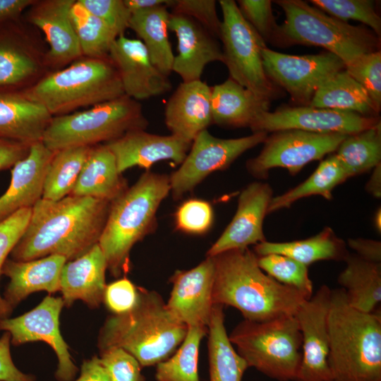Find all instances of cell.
I'll list each match as a JSON object with an SVG mask.
<instances>
[{
  "instance_id": "obj_50",
  "label": "cell",
  "mask_w": 381,
  "mask_h": 381,
  "mask_svg": "<svg viewBox=\"0 0 381 381\" xmlns=\"http://www.w3.org/2000/svg\"><path fill=\"white\" fill-rule=\"evenodd\" d=\"M138 299V287L126 277L107 285L103 302L112 314H122L131 310Z\"/></svg>"
},
{
  "instance_id": "obj_42",
  "label": "cell",
  "mask_w": 381,
  "mask_h": 381,
  "mask_svg": "<svg viewBox=\"0 0 381 381\" xmlns=\"http://www.w3.org/2000/svg\"><path fill=\"white\" fill-rule=\"evenodd\" d=\"M237 6L244 19L266 43L289 47L272 12L270 0H238Z\"/></svg>"
},
{
  "instance_id": "obj_33",
  "label": "cell",
  "mask_w": 381,
  "mask_h": 381,
  "mask_svg": "<svg viewBox=\"0 0 381 381\" xmlns=\"http://www.w3.org/2000/svg\"><path fill=\"white\" fill-rule=\"evenodd\" d=\"M344 270L338 276L346 300L353 308L373 313L381 301V262L349 254Z\"/></svg>"
},
{
  "instance_id": "obj_43",
  "label": "cell",
  "mask_w": 381,
  "mask_h": 381,
  "mask_svg": "<svg viewBox=\"0 0 381 381\" xmlns=\"http://www.w3.org/2000/svg\"><path fill=\"white\" fill-rule=\"evenodd\" d=\"M309 2L327 14L342 21H359L380 37L381 18L376 11L375 1L311 0Z\"/></svg>"
},
{
  "instance_id": "obj_7",
  "label": "cell",
  "mask_w": 381,
  "mask_h": 381,
  "mask_svg": "<svg viewBox=\"0 0 381 381\" xmlns=\"http://www.w3.org/2000/svg\"><path fill=\"white\" fill-rule=\"evenodd\" d=\"M286 19L280 25L289 46L321 47L346 67L360 56L380 50V37L365 25H352L302 0H277Z\"/></svg>"
},
{
  "instance_id": "obj_13",
  "label": "cell",
  "mask_w": 381,
  "mask_h": 381,
  "mask_svg": "<svg viewBox=\"0 0 381 381\" xmlns=\"http://www.w3.org/2000/svg\"><path fill=\"white\" fill-rule=\"evenodd\" d=\"M264 69L269 79L286 91L296 106H309L318 89L337 73L344 63L329 52L316 54L291 55L262 49Z\"/></svg>"
},
{
  "instance_id": "obj_44",
  "label": "cell",
  "mask_w": 381,
  "mask_h": 381,
  "mask_svg": "<svg viewBox=\"0 0 381 381\" xmlns=\"http://www.w3.org/2000/svg\"><path fill=\"white\" fill-rule=\"evenodd\" d=\"M32 208H24L0 222V277L2 267L29 222ZM13 308L0 294V320L9 318Z\"/></svg>"
},
{
  "instance_id": "obj_51",
  "label": "cell",
  "mask_w": 381,
  "mask_h": 381,
  "mask_svg": "<svg viewBox=\"0 0 381 381\" xmlns=\"http://www.w3.org/2000/svg\"><path fill=\"white\" fill-rule=\"evenodd\" d=\"M11 344V334L5 332L0 337V381H35L33 375L22 373L14 365Z\"/></svg>"
},
{
  "instance_id": "obj_14",
  "label": "cell",
  "mask_w": 381,
  "mask_h": 381,
  "mask_svg": "<svg viewBox=\"0 0 381 381\" xmlns=\"http://www.w3.org/2000/svg\"><path fill=\"white\" fill-rule=\"evenodd\" d=\"M380 123V116L316 108L310 106L281 107L274 111L260 114L250 128L253 133H267L296 129L317 133L351 135Z\"/></svg>"
},
{
  "instance_id": "obj_57",
  "label": "cell",
  "mask_w": 381,
  "mask_h": 381,
  "mask_svg": "<svg viewBox=\"0 0 381 381\" xmlns=\"http://www.w3.org/2000/svg\"><path fill=\"white\" fill-rule=\"evenodd\" d=\"M365 190L373 197L380 198L381 196V164L377 165L373 170V174L366 183Z\"/></svg>"
},
{
  "instance_id": "obj_53",
  "label": "cell",
  "mask_w": 381,
  "mask_h": 381,
  "mask_svg": "<svg viewBox=\"0 0 381 381\" xmlns=\"http://www.w3.org/2000/svg\"><path fill=\"white\" fill-rule=\"evenodd\" d=\"M348 246L360 258L375 262H381V242L362 238L348 239Z\"/></svg>"
},
{
  "instance_id": "obj_35",
  "label": "cell",
  "mask_w": 381,
  "mask_h": 381,
  "mask_svg": "<svg viewBox=\"0 0 381 381\" xmlns=\"http://www.w3.org/2000/svg\"><path fill=\"white\" fill-rule=\"evenodd\" d=\"M309 106L370 117L379 116L380 113L366 90L346 69L326 80L315 92Z\"/></svg>"
},
{
  "instance_id": "obj_20",
  "label": "cell",
  "mask_w": 381,
  "mask_h": 381,
  "mask_svg": "<svg viewBox=\"0 0 381 381\" xmlns=\"http://www.w3.org/2000/svg\"><path fill=\"white\" fill-rule=\"evenodd\" d=\"M104 144L114 155L118 170L122 174L133 167L148 169L162 160H171L176 164H181L192 143L171 134L159 135L138 129Z\"/></svg>"
},
{
  "instance_id": "obj_54",
  "label": "cell",
  "mask_w": 381,
  "mask_h": 381,
  "mask_svg": "<svg viewBox=\"0 0 381 381\" xmlns=\"http://www.w3.org/2000/svg\"><path fill=\"white\" fill-rule=\"evenodd\" d=\"M33 0H0V25L18 20L21 13L35 3Z\"/></svg>"
},
{
  "instance_id": "obj_21",
  "label": "cell",
  "mask_w": 381,
  "mask_h": 381,
  "mask_svg": "<svg viewBox=\"0 0 381 381\" xmlns=\"http://www.w3.org/2000/svg\"><path fill=\"white\" fill-rule=\"evenodd\" d=\"M169 30L177 38V55L174 56L172 71L183 82L200 80L209 63H223L222 49L217 38L193 19L171 13Z\"/></svg>"
},
{
  "instance_id": "obj_52",
  "label": "cell",
  "mask_w": 381,
  "mask_h": 381,
  "mask_svg": "<svg viewBox=\"0 0 381 381\" xmlns=\"http://www.w3.org/2000/svg\"><path fill=\"white\" fill-rule=\"evenodd\" d=\"M30 145L0 138V171L13 167L27 156Z\"/></svg>"
},
{
  "instance_id": "obj_8",
  "label": "cell",
  "mask_w": 381,
  "mask_h": 381,
  "mask_svg": "<svg viewBox=\"0 0 381 381\" xmlns=\"http://www.w3.org/2000/svg\"><path fill=\"white\" fill-rule=\"evenodd\" d=\"M142 107L126 95L83 110L53 116L42 140L50 150L93 146L114 140L128 131L145 130Z\"/></svg>"
},
{
  "instance_id": "obj_31",
  "label": "cell",
  "mask_w": 381,
  "mask_h": 381,
  "mask_svg": "<svg viewBox=\"0 0 381 381\" xmlns=\"http://www.w3.org/2000/svg\"><path fill=\"white\" fill-rule=\"evenodd\" d=\"M254 253L258 256L271 253L284 255L306 266L320 260L345 261L350 254L344 241L329 226L303 240L259 243L255 245Z\"/></svg>"
},
{
  "instance_id": "obj_47",
  "label": "cell",
  "mask_w": 381,
  "mask_h": 381,
  "mask_svg": "<svg viewBox=\"0 0 381 381\" xmlns=\"http://www.w3.org/2000/svg\"><path fill=\"white\" fill-rule=\"evenodd\" d=\"M99 360L110 381H145L140 363L123 349L111 347L102 350Z\"/></svg>"
},
{
  "instance_id": "obj_15",
  "label": "cell",
  "mask_w": 381,
  "mask_h": 381,
  "mask_svg": "<svg viewBox=\"0 0 381 381\" xmlns=\"http://www.w3.org/2000/svg\"><path fill=\"white\" fill-rule=\"evenodd\" d=\"M64 306L61 297L47 296L25 314L0 320V330L11 334V343L15 346L35 341L49 344L58 358L56 378L59 381H71L78 369L59 329L60 313Z\"/></svg>"
},
{
  "instance_id": "obj_58",
  "label": "cell",
  "mask_w": 381,
  "mask_h": 381,
  "mask_svg": "<svg viewBox=\"0 0 381 381\" xmlns=\"http://www.w3.org/2000/svg\"><path fill=\"white\" fill-rule=\"evenodd\" d=\"M381 211H380V208H379V210H377V211L376 212L375 214V219H374V223H375V226L376 227V229H377V231H380L381 230Z\"/></svg>"
},
{
  "instance_id": "obj_28",
  "label": "cell",
  "mask_w": 381,
  "mask_h": 381,
  "mask_svg": "<svg viewBox=\"0 0 381 381\" xmlns=\"http://www.w3.org/2000/svg\"><path fill=\"white\" fill-rule=\"evenodd\" d=\"M271 101L254 94L230 77L212 87V123L226 128H250L262 113L270 111Z\"/></svg>"
},
{
  "instance_id": "obj_26",
  "label": "cell",
  "mask_w": 381,
  "mask_h": 381,
  "mask_svg": "<svg viewBox=\"0 0 381 381\" xmlns=\"http://www.w3.org/2000/svg\"><path fill=\"white\" fill-rule=\"evenodd\" d=\"M107 270V260L98 243L80 257L66 261L59 277L64 305L70 307L81 300L91 308H98L104 299Z\"/></svg>"
},
{
  "instance_id": "obj_1",
  "label": "cell",
  "mask_w": 381,
  "mask_h": 381,
  "mask_svg": "<svg viewBox=\"0 0 381 381\" xmlns=\"http://www.w3.org/2000/svg\"><path fill=\"white\" fill-rule=\"evenodd\" d=\"M110 203L72 195L55 201L40 199L11 258L28 261L59 255L70 261L80 257L98 243Z\"/></svg>"
},
{
  "instance_id": "obj_25",
  "label": "cell",
  "mask_w": 381,
  "mask_h": 381,
  "mask_svg": "<svg viewBox=\"0 0 381 381\" xmlns=\"http://www.w3.org/2000/svg\"><path fill=\"white\" fill-rule=\"evenodd\" d=\"M52 115L21 89H0V138L31 145L42 141Z\"/></svg>"
},
{
  "instance_id": "obj_23",
  "label": "cell",
  "mask_w": 381,
  "mask_h": 381,
  "mask_svg": "<svg viewBox=\"0 0 381 381\" xmlns=\"http://www.w3.org/2000/svg\"><path fill=\"white\" fill-rule=\"evenodd\" d=\"M212 87L201 80L182 82L165 105L164 121L171 135L192 143L212 123Z\"/></svg>"
},
{
  "instance_id": "obj_29",
  "label": "cell",
  "mask_w": 381,
  "mask_h": 381,
  "mask_svg": "<svg viewBox=\"0 0 381 381\" xmlns=\"http://www.w3.org/2000/svg\"><path fill=\"white\" fill-rule=\"evenodd\" d=\"M128 188L115 157L104 144L91 146L70 195L112 202Z\"/></svg>"
},
{
  "instance_id": "obj_2",
  "label": "cell",
  "mask_w": 381,
  "mask_h": 381,
  "mask_svg": "<svg viewBox=\"0 0 381 381\" xmlns=\"http://www.w3.org/2000/svg\"><path fill=\"white\" fill-rule=\"evenodd\" d=\"M212 258L213 305L232 306L245 320L261 322L294 316L307 300L299 291L263 272L256 254L248 248L227 250Z\"/></svg>"
},
{
  "instance_id": "obj_34",
  "label": "cell",
  "mask_w": 381,
  "mask_h": 381,
  "mask_svg": "<svg viewBox=\"0 0 381 381\" xmlns=\"http://www.w3.org/2000/svg\"><path fill=\"white\" fill-rule=\"evenodd\" d=\"M223 308L221 305L213 306L207 326L210 381H241L248 366L229 339Z\"/></svg>"
},
{
  "instance_id": "obj_36",
  "label": "cell",
  "mask_w": 381,
  "mask_h": 381,
  "mask_svg": "<svg viewBox=\"0 0 381 381\" xmlns=\"http://www.w3.org/2000/svg\"><path fill=\"white\" fill-rule=\"evenodd\" d=\"M349 177L335 153L322 160L303 182L277 196H273L267 214L289 207L297 200L311 195L332 198L333 190Z\"/></svg>"
},
{
  "instance_id": "obj_12",
  "label": "cell",
  "mask_w": 381,
  "mask_h": 381,
  "mask_svg": "<svg viewBox=\"0 0 381 381\" xmlns=\"http://www.w3.org/2000/svg\"><path fill=\"white\" fill-rule=\"evenodd\" d=\"M268 133L255 132L238 138H219L207 129L192 142L180 167L169 176L171 193L175 200L193 190L208 175L227 169L247 150L263 143Z\"/></svg>"
},
{
  "instance_id": "obj_17",
  "label": "cell",
  "mask_w": 381,
  "mask_h": 381,
  "mask_svg": "<svg viewBox=\"0 0 381 381\" xmlns=\"http://www.w3.org/2000/svg\"><path fill=\"white\" fill-rule=\"evenodd\" d=\"M214 259L207 256L196 267L176 270L170 278L172 289L167 306L188 327L207 328L214 306Z\"/></svg>"
},
{
  "instance_id": "obj_45",
  "label": "cell",
  "mask_w": 381,
  "mask_h": 381,
  "mask_svg": "<svg viewBox=\"0 0 381 381\" xmlns=\"http://www.w3.org/2000/svg\"><path fill=\"white\" fill-rule=\"evenodd\" d=\"M347 73L366 90L377 109H381V52L364 54L346 67Z\"/></svg>"
},
{
  "instance_id": "obj_16",
  "label": "cell",
  "mask_w": 381,
  "mask_h": 381,
  "mask_svg": "<svg viewBox=\"0 0 381 381\" xmlns=\"http://www.w3.org/2000/svg\"><path fill=\"white\" fill-rule=\"evenodd\" d=\"M331 290L321 286L295 315L302 334V358L295 381H332L327 362Z\"/></svg>"
},
{
  "instance_id": "obj_30",
  "label": "cell",
  "mask_w": 381,
  "mask_h": 381,
  "mask_svg": "<svg viewBox=\"0 0 381 381\" xmlns=\"http://www.w3.org/2000/svg\"><path fill=\"white\" fill-rule=\"evenodd\" d=\"M39 69V61L17 20L1 25L0 89H20Z\"/></svg>"
},
{
  "instance_id": "obj_18",
  "label": "cell",
  "mask_w": 381,
  "mask_h": 381,
  "mask_svg": "<svg viewBox=\"0 0 381 381\" xmlns=\"http://www.w3.org/2000/svg\"><path fill=\"white\" fill-rule=\"evenodd\" d=\"M109 58L115 66L124 94L136 100L147 99L169 92L172 85L168 76L152 64L139 39L119 36L113 42Z\"/></svg>"
},
{
  "instance_id": "obj_24",
  "label": "cell",
  "mask_w": 381,
  "mask_h": 381,
  "mask_svg": "<svg viewBox=\"0 0 381 381\" xmlns=\"http://www.w3.org/2000/svg\"><path fill=\"white\" fill-rule=\"evenodd\" d=\"M54 152L42 141L30 145L25 157L16 163L7 190L0 196V222L42 198L44 178Z\"/></svg>"
},
{
  "instance_id": "obj_4",
  "label": "cell",
  "mask_w": 381,
  "mask_h": 381,
  "mask_svg": "<svg viewBox=\"0 0 381 381\" xmlns=\"http://www.w3.org/2000/svg\"><path fill=\"white\" fill-rule=\"evenodd\" d=\"M332 381H381V315L349 305L343 289L331 290L327 316Z\"/></svg>"
},
{
  "instance_id": "obj_3",
  "label": "cell",
  "mask_w": 381,
  "mask_h": 381,
  "mask_svg": "<svg viewBox=\"0 0 381 381\" xmlns=\"http://www.w3.org/2000/svg\"><path fill=\"white\" fill-rule=\"evenodd\" d=\"M188 327L169 311L161 295L138 287L134 307L106 319L98 338L99 351L121 348L140 365H156L170 357L183 341Z\"/></svg>"
},
{
  "instance_id": "obj_5",
  "label": "cell",
  "mask_w": 381,
  "mask_h": 381,
  "mask_svg": "<svg viewBox=\"0 0 381 381\" xmlns=\"http://www.w3.org/2000/svg\"><path fill=\"white\" fill-rule=\"evenodd\" d=\"M170 191L169 176L147 170L111 202L98 244L113 277L129 272L132 248L156 230L158 208Z\"/></svg>"
},
{
  "instance_id": "obj_40",
  "label": "cell",
  "mask_w": 381,
  "mask_h": 381,
  "mask_svg": "<svg viewBox=\"0 0 381 381\" xmlns=\"http://www.w3.org/2000/svg\"><path fill=\"white\" fill-rule=\"evenodd\" d=\"M71 18L83 56L109 57L116 34L78 0L71 7Z\"/></svg>"
},
{
  "instance_id": "obj_55",
  "label": "cell",
  "mask_w": 381,
  "mask_h": 381,
  "mask_svg": "<svg viewBox=\"0 0 381 381\" xmlns=\"http://www.w3.org/2000/svg\"><path fill=\"white\" fill-rule=\"evenodd\" d=\"M75 381H110V379L99 358L93 356L83 361L80 375Z\"/></svg>"
},
{
  "instance_id": "obj_41",
  "label": "cell",
  "mask_w": 381,
  "mask_h": 381,
  "mask_svg": "<svg viewBox=\"0 0 381 381\" xmlns=\"http://www.w3.org/2000/svg\"><path fill=\"white\" fill-rule=\"evenodd\" d=\"M258 264L267 274L302 293L307 299L313 296V282L308 266L284 255L271 253L258 256Z\"/></svg>"
},
{
  "instance_id": "obj_39",
  "label": "cell",
  "mask_w": 381,
  "mask_h": 381,
  "mask_svg": "<svg viewBox=\"0 0 381 381\" xmlns=\"http://www.w3.org/2000/svg\"><path fill=\"white\" fill-rule=\"evenodd\" d=\"M207 328L188 327L186 335L175 352L156 365L157 381H200L198 363L199 347Z\"/></svg>"
},
{
  "instance_id": "obj_27",
  "label": "cell",
  "mask_w": 381,
  "mask_h": 381,
  "mask_svg": "<svg viewBox=\"0 0 381 381\" xmlns=\"http://www.w3.org/2000/svg\"><path fill=\"white\" fill-rule=\"evenodd\" d=\"M66 259L59 255H51L28 261L8 258L1 274L8 277L4 298L14 308L28 295L46 291L50 294L59 291V277Z\"/></svg>"
},
{
  "instance_id": "obj_56",
  "label": "cell",
  "mask_w": 381,
  "mask_h": 381,
  "mask_svg": "<svg viewBox=\"0 0 381 381\" xmlns=\"http://www.w3.org/2000/svg\"><path fill=\"white\" fill-rule=\"evenodd\" d=\"M123 1L131 14H133L162 5H167L169 8L171 0H123Z\"/></svg>"
},
{
  "instance_id": "obj_19",
  "label": "cell",
  "mask_w": 381,
  "mask_h": 381,
  "mask_svg": "<svg viewBox=\"0 0 381 381\" xmlns=\"http://www.w3.org/2000/svg\"><path fill=\"white\" fill-rule=\"evenodd\" d=\"M272 198L273 190L269 183L255 181L248 184L238 196L232 220L206 255L212 257L267 241L262 226Z\"/></svg>"
},
{
  "instance_id": "obj_48",
  "label": "cell",
  "mask_w": 381,
  "mask_h": 381,
  "mask_svg": "<svg viewBox=\"0 0 381 381\" xmlns=\"http://www.w3.org/2000/svg\"><path fill=\"white\" fill-rule=\"evenodd\" d=\"M169 8L172 13L189 17L219 38L222 20H219L214 0H171Z\"/></svg>"
},
{
  "instance_id": "obj_11",
  "label": "cell",
  "mask_w": 381,
  "mask_h": 381,
  "mask_svg": "<svg viewBox=\"0 0 381 381\" xmlns=\"http://www.w3.org/2000/svg\"><path fill=\"white\" fill-rule=\"evenodd\" d=\"M348 135L317 133L289 129L271 133L258 156L246 162L253 176L267 179L270 169H286L296 175L307 164L334 152Z\"/></svg>"
},
{
  "instance_id": "obj_37",
  "label": "cell",
  "mask_w": 381,
  "mask_h": 381,
  "mask_svg": "<svg viewBox=\"0 0 381 381\" xmlns=\"http://www.w3.org/2000/svg\"><path fill=\"white\" fill-rule=\"evenodd\" d=\"M349 179L381 164V122L348 135L335 151Z\"/></svg>"
},
{
  "instance_id": "obj_22",
  "label": "cell",
  "mask_w": 381,
  "mask_h": 381,
  "mask_svg": "<svg viewBox=\"0 0 381 381\" xmlns=\"http://www.w3.org/2000/svg\"><path fill=\"white\" fill-rule=\"evenodd\" d=\"M75 1H36L30 7L28 21L44 32L49 45L45 59L49 65L61 66L83 56L71 18Z\"/></svg>"
},
{
  "instance_id": "obj_10",
  "label": "cell",
  "mask_w": 381,
  "mask_h": 381,
  "mask_svg": "<svg viewBox=\"0 0 381 381\" xmlns=\"http://www.w3.org/2000/svg\"><path fill=\"white\" fill-rule=\"evenodd\" d=\"M222 20L219 39L223 63L230 78L254 94L270 101L284 95L265 73L262 49L266 43L242 16L234 0H219Z\"/></svg>"
},
{
  "instance_id": "obj_46",
  "label": "cell",
  "mask_w": 381,
  "mask_h": 381,
  "mask_svg": "<svg viewBox=\"0 0 381 381\" xmlns=\"http://www.w3.org/2000/svg\"><path fill=\"white\" fill-rule=\"evenodd\" d=\"M176 228L191 234H202L211 227L214 212L210 202L200 199L183 202L175 213Z\"/></svg>"
},
{
  "instance_id": "obj_32",
  "label": "cell",
  "mask_w": 381,
  "mask_h": 381,
  "mask_svg": "<svg viewBox=\"0 0 381 381\" xmlns=\"http://www.w3.org/2000/svg\"><path fill=\"white\" fill-rule=\"evenodd\" d=\"M169 16L168 6L162 5L133 13L128 25L145 47L152 64L167 76L172 72L174 59L169 40Z\"/></svg>"
},
{
  "instance_id": "obj_49",
  "label": "cell",
  "mask_w": 381,
  "mask_h": 381,
  "mask_svg": "<svg viewBox=\"0 0 381 381\" xmlns=\"http://www.w3.org/2000/svg\"><path fill=\"white\" fill-rule=\"evenodd\" d=\"M89 12L102 20L116 35L128 28L131 13L123 0H78Z\"/></svg>"
},
{
  "instance_id": "obj_38",
  "label": "cell",
  "mask_w": 381,
  "mask_h": 381,
  "mask_svg": "<svg viewBox=\"0 0 381 381\" xmlns=\"http://www.w3.org/2000/svg\"><path fill=\"white\" fill-rule=\"evenodd\" d=\"M90 147H71L54 152L46 172L42 199L55 201L71 194Z\"/></svg>"
},
{
  "instance_id": "obj_6",
  "label": "cell",
  "mask_w": 381,
  "mask_h": 381,
  "mask_svg": "<svg viewBox=\"0 0 381 381\" xmlns=\"http://www.w3.org/2000/svg\"><path fill=\"white\" fill-rule=\"evenodd\" d=\"M52 116L67 114L124 95L119 73L109 57L81 56L23 89Z\"/></svg>"
},
{
  "instance_id": "obj_9",
  "label": "cell",
  "mask_w": 381,
  "mask_h": 381,
  "mask_svg": "<svg viewBox=\"0 0 381 381\" xmlns=\"http://www.w3.org/2000/svg\"><path fill=\"white\" fill-rule=\"evenodd\" d=\"M229 339L248 368L279 381H295L302 358V334L295 315L261 322L244 319Z\"/></svg>"
}]
</instances>
